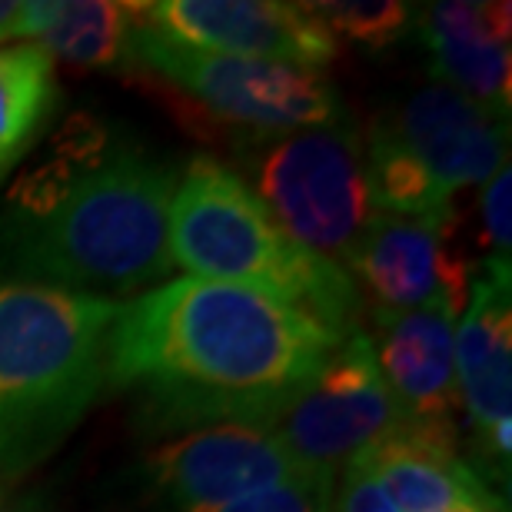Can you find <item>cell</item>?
Listing matches in <instances>:
<instances>
[{
    "label": "cell",
    "mask_w": 512,
    "mask_h": 512,
    "mask_svg": "<svg viewBox=\"0 0 512 512\" xmlns=\"http://www.w3.org/2000/svg\"><path fill=\"white\" fill-rule=\"evenodd\" d=\"M479 240L489 250V263H509L512 247V173L503 167L486 180L479 197Z\"/></svg>",
    "instance_id": "ffe728a7"
},
{
    "label": "cell",
    "mask_w": 512,
    "mask_h": 512,
    "mask_svg": "<svg viewBox=\"0 0 512 512\" xmlns=\"http://www.w3.org/2000/svg\"><path fill=\"white\" fill-rule=\"evenodd\" d=\"M453 512H503V506H473V509H453Z\"/></svg>",
    "instance_id": "603a6c76"
},
{
    "label": "cell",
    "mask_w": 512,
    "mask_h": 512,
    "mask_svg": "<svg viewBox=\"0 0 512 512\" xmlns=\"http://www.w3.org/2000/svg\"><path fill=\"white\" fill-rule=\"evenodd\" d=\"M333 512H399L393 499L386 496L383 483L366 463V456H353L340 469L333 486Z\"/></svg>",
    "instance_id": "44dd1931"
},
{
    "label": "cell",
    "mask_w": 512,
    "mask_h": 512,
    "mask_svg": "<svg viewBox=\"0 0 512 512\" xmlns=\"http://www.w3.org/2000/svg\"><path fill=\"white\" fill-rule=\"evenodd\" d=\"M10 37H30V7L27 0H0V44Z\"/></svg>",
    "instance_id": "7402d4cb"
},
{
    "label": "cell",
    "mask_w": 512,
    "mask_h": 512,
    "mask_svg": "<svg viewBox=\"0 0 512 512\" xmlns=\"http://www.w3.org/2000/svg\"><path fill=\"white\" fill-rule=\"evenodd\" d=\"M333 486V479L296 473L293 479H283V483L210 512H333Z\"/></svg>",
    "instance_id": "d6986e66"
},
{
    "label": "cell",
    "mask_w": 512,
    "mask_h": 512,
    "mask_svg": "<svg viewBox=\"0 0 512 512\" xmlns=\"http://www.w3.org/2000/svg\"><path fill=\"white\" fill-rule=\"evenodd\" d=\"M30 37H40L50 57L77 67L127 64L137 30V4L114 0H27Z\"/></svg>",
    "instance_id": "2e32d148"
},
{
    "label": "cell",
    "mask_w": 512,
    "mask_h": 512,
    "mask_svg": "<svg viewBox=\"0 0 512 512\" xmlns=\"http://www.w3.org/2000/svg\"><path fill=\"white\" fill-rule=\"evenodd\" d=\"M346 340L296 306L217 280H167L120 303L107 383L153 426H266Z\"/></svg>",
    "instance_id": "6da1fadb"
},
{
    "label": "cell",
    "mask_w": 512,
    "mask_h": 512,
    "mask_svg": "<svg viewBox=\"0 0 512 512\" xmlns=\"http://www.w3.org/2000/svg\"><path fill=\"white\" fill-rule=\"evenodd\" d=\"M509 4L443 0L423 14V37L433 74L493 114L506 117L512 104Z\"/></svg>",
    "instance_id": "5bb4252c"
},
{
    "label": "cell",
    "mask_w": 512,
    "mask_h": 512,
    "mask_svg": "<svg viewBox=\"0 0 512 512\" xmlns=\"http://www.w3.org/2000/svg\"><path fill=\"white\" fill-rule=\"evenodd\" d=\"M137 20L180 44L217 54L320 70L336 40L306 4L276 0H160L137 4Z\"/></svg>",
    "instance_id": "ba28073f"
},
{
    "label": "cell",
    "mask_w": 512,
    "mask_h": 512,
    "mask_svg": "<svg viewBox=\"0 0 512 512\" xmlns=\"http://www.w3.org/2000/svg\"><path fill=\"white\" fill-rule=\"evenodd\" d=\"M439 190L456 197L459 190L486 183L506 167V117L469 100L443 84L416 90L389 117L376 120Z\"/></svg>",
    "instance_id": "7c38bea8"
},
{
    "label": "cell",
    "mask_w": 512,
    "mask_h": 512,
    "mask_svg": "<svg viewBox=\"0 0 512 512\" xmlns=\"http://www.w3.org/2000/svg\"><path fill=\"white\" fill-rule=\"evenodd\" d=\"M346 263L380 313L429 303H449L463 313L476 280L466 253L453 243V217L413 220L376 213Z\"/></svg>",
    "instance_id": "9c48e42d"
},
{
    "label": "cell",
    "mask_w": 512,
    "mask_h": 512,
    "mask_svg": "<svg viewBox=\"0 0 512 512\" xmlns=\"http://www.w3.org/2000/svg\"><path fill=\"white\" fill-rule=\"evenodd\" d=\"M117 300L0 280V483L54 453L107 383Z\"/></svg>",
    "instance_id": "3957f363"
},
{
    "label": "cell",
    "mask_w": 512,
    "mask_h": 512,
    "mask_svg": "<svg viewBox=\"0 0 512 512\" xmlns=\"http://www.w3.org/2000/svg\"><path fill=\"white\" fill-rule=\"evenodd\" d=\"M173 190L170 163L77 117L0 203V280L107 300L167 280Z\"/></svg>",
    "instance_id": "7a4b0ae2"
},
{
    "label": "cell",
    "mask_w": 512,
    "mask_h": 512,
    "mask_svg": "<svg viewBox=\"0 0 512 512\" xmlns=\"http://www.w3.org/2000/svg\"><path fill=\"white\" fill-rule=\"evenodd\" d=\"M54 107V57L37 44L0 47V177L34 143Z\"/></svg>",
    "instance_id": "e0dca14e"
},
{
    "label": "cell",
    "mask_w": 512,
    "mask_h": 512,
    "mask_svg": "<svg viewBox=\"0 0 512 512\" xmlns=\"http://www.w3.org/2000/svg\"><path fill=\"white\" fill-rule=\"evenodd\" d=\"M399 423V409L376 366L370 333L353 330L323 373L270 426L303 473L333 479Z\"/></svg>",
    "instance_id": "52a82bcc"
},
{
    "label": "cell",
    "mask_w": 512,
    "mask_h": 512,
    "mask_svg": "<svg viewBox=\"0 0 512 512\" xmlns=\"http://www.w3.org/2000/svg\"><path fill=\"white\" fill-rule=\"evenodd\" d=\"M0 512H7V509H4V506H0Z\"/></svg>",
    "instance_id": "cb8c5ba5"
},
{
    "label": "cell",
    "mask_w": 512,
    "mask_h": 512,
    "mask_svg": "<svg viewBox=\"0 0 512 512\" xmlns=\"http://www.w3.org/2000/svg\"><path fill=\"white\" fill-rule=\"evenodd\" d=\"M170 256L197 280L260 290L343 336L356 330L363 313L350 273L286 237L247 180L213 157H193L177 180Z\"/></svg>",
    "instance_id": "277c9868"
},
{
    "label": "cell",
    "mask_w": 512,
    "mask_h": 512,
    "mask_svg": "<svg viewBox=\"0 0 512 512\" xmlns=\"http://www.w3.org/2000/svg\"><path fill=\"white\" fill-rule=\"evenodd\" d=\"M366 463L399 512H453L499 506L483 476L456 453L453 436L396 423L383 439L363 449Z\"/></svg>",
    "instance_id": "9a60e30c"
},
{
    "label": "cell",
    "mask_w": 512,
    "mask_h": 512,
    "mask_svg": "<svg viewBox=\"0 0 512 512\" xmlns=\"http://www.w3.org/2000/svg\"><path fill=\"white\" fill-rule=\"evenodd\" d=\"M247 187L286 237L326 260H346L376 217L366 143L346 120L253 140Z\"/></svg>",
    "instance_id": "5b68a950"
},
{
    "label": "cell",
    "mask_w": 512,
    "mask_h": 512,
    "mask_svg": "<svg viewBox=\"0 0 512 512\" xmlns=\"http://www.w3.org/2000/svg\"><path fill=\"white\" fill-rule=\"evenodd\" d=\"M306 7L330 30L333 40H353V44L370 50L396 44L413 20V7L399 4V0H326V4Z\"/></svg>",
    "instance_id": "ac0fdd59"
},
{
    "label": "cell",
    "mask_w": 512,
    "mask_h": 512,
    "mask_svg": "<svg viewBox=\"0 0 512 512\" xmlns=\"http://www.w3.org/2000/svg\"><path fill=\"white\" fill-rule=\"evenodd\" d=\"M456 320L449 303L419 310L380 313L370 336L399 423L456 439V413L463 406L456 383Z\"/></svg>",
    "instance_id": "8fae6325"
},
{
    "label": "cell",
    "mask_w": 512,
    "mask_h": 512,
    "mask_svg": "<svg viewBox=\"0 0 512 512\" xmlns=\"http://www.w3.org/2000/svg\"><path fill=\"white\" fill-rule=\"evenodd\" d=\"M127 64L167 80L220 124L250 130L253 140L343 120V100L320 70L200 50L140 20Z\"/></svg>",
    "instance_id": "8992f818"
},
{
    "label": "cell",
    "mask_w": 512,
    "mask_h": 512,
    "mask_svg": "<svg viewBox=\"0 0 512 512\" xmlns=\"http://www.w3.org/2000/svg\"><path fill=\"white\" fill-rule=\"evenodd\" d=\"M512 283L509 263H486L456 323V383L489 456L512 453Z\"/></svg>",
    "instance_id": "4fadbf2b"
},
{
    "label": "cell",
    "mask_w": 512,
    "mask_h": 512,
    "mask_svg": "<svg viewBox=\"0 0 512 512\" xmlns=\"http://www.w3.org/2000/svg\"><path fill=\"white\" fill-rule=\"evenodd\" d=\"M157 493L180 512H210L303 473L266 426H207L150 456Z\"/></svg>",
    "instance_id": "30bf717a"
}]
</instances>
